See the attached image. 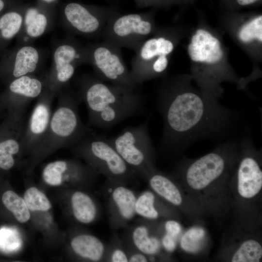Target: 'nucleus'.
<instances>
[{
    "label": "nucleus",
    "instance_id": "1",
    "mask_svg": "<svg viewBox=\"0 0 262 262\" xmlns=\"http://www.w3.org/2000/svg\"><path fill=\"white\" fill-rule=\"evenodd\" d=\"M184 76L164 79L158 92V108L164 120L161 144L180 148L203 140L222 141L239 125V113L201 90Z\"/></svg>",
    "mask_w": 262,
    "mask_h": 262
},
{
    "label": "nucleus",
    "instance_id": "2",
    "mask_svg": "<svg viewBox=\"0 0 262 262\" xmlns=\"http://www.w3.org/2000/svg\"><path fill=\"white\" fill-rule=\"evenodd\" d=\"M79 85L91 126L108 129L138 114L143 108V96L135 90L109 85L89 76L82 77Z\"/></svg>",
    "mask_w": 262,
    "mask_h": 262
},
{
    "label": "nucleus",
    "instance_id": "3",
    "mask_svg": "<svg viewBox=\"0 0 262 262\" xmlns=\"http://www.w3.org/2000/svg\"><path fill=\"white\" fill-rule=\"evenodd\" d=\"M187 48L193 64V78L200 90L219 100L223 92L221 83L236 81L234 73L226 65L221 40L209 29L199 28L191 36Z\"/></svg>",
    "mask_w": 262,
    "mask_h": 262
},
{
    "label": "nucleus",
    "instance_id": "4",
    "mask_svg": "<svg viewBox=\"0 0 262 262\" xmlns=\"http://www.w3.org/2000/svg\"><path fill=\"white\" fill-rule=\"evenodd\" d=\"M58 103L52 113L47 131L41 143L33 152L45 155L58 148L75 144L85 137L86 130L79 116V95L62 89L57 94Z\"/></svg>",
    "mask_w": 262,
    "mask_h": 262
},
{
    "label": "nucleus",
    "instance_id": "5",
    "mask_svg": "<svg viewBox=\"0 0 262 262\" xmlns=\"http://www.w3.org/2000/svg\"><path fill=\"white\" fill-rule=\"evenodd\" d=\"M178 41L175 29H157L141 43L131 61V73L137 84L163 75Z\"/></svg>",
    "mask_w": 262,
    "mask_h": 262
},
{
    "label": "nucleus",
    "instance_id": "6",
    "mask_svg": "<svg viewBox=\"0 0 262 262\" xmlns=\"http://www.w3.org/2000/svg\"><path fill=\"white\" fill-rule=\"evenodd\" d=\"M157 29L151 12L127 14L117 12L107 21L100 37L120 48L135 51Z\"/></svg>",
    "mask_w": 262,
    "mask_h": 262
},
{
    "label": "nucleus",
    "instance_id": "7",
    "mask_svg": "<svg viewBox=\"0 0 262 262\" xmlns=\"http://www.w3.org/2000/svg\"><path fill=\"white\" fill-rule=\"evenodd\" d=\"M89 64L88 48L72 37L58 42L53 47L52 64L44 80L45 86L56 95L73 76L76 69Z\"/></svg>",
    "mask_w": 262,
    "mask_h": 262
},
{
    "label": "nucleus",
    "instance_id": "8",
    "mask_svg": "<svg viewBox=\"0 0 262 262\" xmlns=\"http://www.w3.org/2000/svg\"><path fill=\"white\" fill-rule=\"evenodd\" d=\"M118 12L115 6H99L77 2L64 3L62 22L70 32L87 37L100 36L110 17Z\"/></svg>",
    "mask_w": 262,
    "mask_h": 262
},
{
    "label": "nucleus",
    "instance_id": "9",
    "mask_svg": "<svg viewBox=\"0 0 262 262\" xmlns=\"http://www.w3.org/2000/svg\"><path fill=\"white\" fill-rule=\"evenodd\" d=\"M88 48L89 64L98 78L131 89L138 86L126 66L120 48L104 40L89 45Z\"/></svg>",
    "mask_w": 262,
    "mask_h": 262
},
{
    "label": "nucleus",
    "instance_id": "10",
    "mask_svg": "<svg viewBox=\"0 0 262 262\" xmlns=\"http://www.w3.org/2000/svg\"><path fill=\"white\" fill-rule=\"evenodd\" d=\"M109 140L130 168L143 175L151 172L153 147L147 121L136 126L127 127L118 135Z\"/></svg>",
    "mask_w": 262,
    "mask_h": 262
},
{
    "label": "nucleus",
    "instance_id": "11",
    "mask_svg": "<svg viewBox=\"0 0 262 262\" xmlns=\"http://www.w3.org/2000/svg\"><path fill=\"white\" fill-rule=\"evenodd\" d=\"M75 150L100 172L112 180L129 176L131 168L118 153L109 139L103 136L84 137L75 144Z\"/></svg>",
    "mask_w": 262,
    "mask_h": 262
},
{
    "label": "nucleus",
    "instance_id": "12",
    "mask_svg": "<svg viewBox=\"0 0 262 262\" xmlns=\"http://www.w3.org/2000/svg\"><path fill=\"white\" fill-rule=\"evenodd\" d=\"M0 55V76L9 83L18 77L34 74L44 58V52L32 44H17Z\"/></svg>",
    "mask_w": 262,
    "mask_h": 262
},
{
    "label": "nucleus",
    "instance_id": "13",
    "mask_svg": "<svg viewBox=\"0 0 262 262\" xmlns=\"http://www.w3.org/2000/svg\"><path fill=\"white\" fill-rule=\"evenodd\" d=\"M56 94L45 87L26 124L23 151H34L41 143L49 127L52 115L51 103Z\"/></svg>",
    "mask_w": 262,
    "mask_h": 262
},
{
    "label": "nucleus",
    "instance_id": "14",
    "mask_svg": "<svg viewBox=\"0 0 262 262\" xmlns=\"http://www.w3.org/2000/svg\"><path fill=\"white\" fill-rule=\"evenodd\" d=\"M222 146L197 159L188 168L186 178L188 185L195 190L202 189L222 175L226 167Z\"/></svg>",
    "mask_w": 262,
    "mask_h": 262
},
{
    "label": "nucleus",
    "instance_id": "15",
    "mask_svg": "<svg viewBox=\"0 0 262 262\" xmlns=\"http://www.w3.org/2000/svg\"><path fill=\"white\" fill-rule=\"evenodd\" d=\"M55 11L47 8L36 2L26 3L21 30L16 36L18 44H32L33 41L52 28Z\"/></svg>",
    "mask_w": 262,
    "mask_h": 262
},
{
    "label": "nucleus",
    "instance_id": "16",
    "mask_svg": "<svg viewBox=\"0 0 262 262\" xmlns=\"http://www.w3.org/2000/svg\"><path fill=\"white\" fill-rule=\"evenodd\" d=\"M45 87L44 80L34 74L24 75L9 83L5 97L12 115L23 116L27 105L40 95Z\"/></svg>",
    "mask_w": 262,
    "mask_h": 262
},
{
    "label": "nucleus",
    "instance_id": "17",
    "mask_svg": "<svg viewBox=\"0 0 262 262\" xmlns=\"http://www.w3.org/2000/svg\"><path fill=\"white\" fill-rule=\"evenodd\" d=\"M26 124L23 117L12 116L4 136L0 137V168L7 170L15 164L14 156L23 151Z\"/></svg>",
    "mask_w": 262,
    "mask_h": 262
},
{
    "label": "nucleus",
    "instance_id": "18",
    "mask_svg": "<svg viewBox=\"0 0 262 262\" xmlns=\"http://www.w3.org/2000/svg\"><path fill=\"white\" fill-rule=\"evenodd\" d=\"M238 190L241 196L249 198L259 193L262 187V172L256 160L250 156L241 161L237 171Z\"/></svg>",
    "mask_w": 262,
    "mask_h": 262
},
{
    "label": "nucleus",
    "instance_id": "19",
    "mask_svg": "<svg viewBox=\"0 0 262 262\" xmlns=\"http://www.w3.org/2000/svg\"><path fill=\"white\" fill-rule=\"evenodd\" d=\"M25 3L23 1L20 2L0 16V55L7 49L21 30Z\"/></svg>",
    "mask_w": 262,
    "mask_h": 262
},
{
    "label": "nucleus",
    "instance_id": "20",
    "mask_svg": "<svg viewBox=\"0 0 262 262\" xmlns=\"http://www.w3.org/2000/svg\"><path fill=\"white\" fill-rule=\"evenodd\" d=\"M73 251L78 256L94 262L100 261L103 256L105 246L97 237L88 234H81L71 241Z\"/></svg>",
    "mask_w": 262,
    "mask_h": 262
},
{
    "label": "nucleus",
    "instance_id": "21",
    "mask_svg": "<svg viewBox=\"0 0 262 262\" xmlns=\"http://www.w3.org/2000/svg\"><path fill=\"white\" fill-rule=\"evenodd\" d=\"M238 41L247 48L262 44V16L258 15L243 22L236 32Z\"/></svg>",
    "mask_w": 262,
    "mask_h": 262
},
{
    "label": "nucleus",
    "instance_id": "22",
    "mask_svg": "<svg viewBox=\"0 0 262 262\" xmlns=\"http://www.w3.org/2000/svg\"><path fill=\"white\" fill-rule=\"evenodd\" d=\"M112 200L120 217L129 221L136 214L135 204L137 197L131 189L123 186L115 187L111 193Z\"/></svg>",
    "mask_w": 262,
    "mask_h": 262
},
{
    "label": "nucleus",
    "instance_id": "23",
    "mask_svg": "<svg viewBox=\"0 0 262 262\" xmlns=\"http://www.w3.org/2000/svg\"><path fill=\"white\" fill-rule=\"evenodd\" d=\"M71 203L73 214L78 221L89 224L95 220L97 213V207L88 195L77 191L72 195Z\"/></svg>",
    "mask_w": 262,
    "mask_h": 262
},
{
    "label": "nucleus",
    "instance_id": "24",
    "mask_svg": "<svg viewBox=\"0 0 262 262\" xmlns=\"http://www.w3.org/2000/svg\"><path fill=\"white\" fill-rule=\"evenodd\" d=\"M149 183L155 193L172 204L179 206L182 203V197L179 189L164 176L159 174L152 175Z\"/></svg>",
    "mask_w": 262,
    "mask_h": 262
},
{
    "label": "nucleus",
    "instance_id": "25",
    "mask_svg": "<svg viewBox=\"0 0 262 262\" xmlns=\"http://www.w3.org/2000/svg\"><path fill=\"white\" fill-rule=\"evenodd\" d=\"M132 240L139 252L147 255L157 253L160 248V242L154 237L149 235L148 229L144 225L134 228L132 233Z\"/></svg>",
    "mask_w": 262,
    "mask_h": 262
},
{
    "label": "nucleus",
    "instance_id": "26",
    "mask_svg": "<svg viewBox=\"0 0 262 262\" xmlns=\"http://www.w3.org/2000/svg\"><path fill=\"white\" fill-rule=\"evenodd\" d=\"M2 201L5 207L20 223H25L30 219V210L24 199L16 193L11 190L5 191L2 196Z\"/></svg>",
    "mask_w": 262,
    "mask_h": 262
},
{
    "label": "nucleus",
    "instance_id": "27",
    "mask_svg": "<svg viewBox=\"0 0 262 262\" xmlns=\"http://www.w3.org/2000/svg\"><path fill=\"white\" fill-rule=\"evenodd\" d=\"M262 256V247L256 241L244 242L233 255L232 262H258Z\"/></svg>",
    "mask_w": 262,
    "mask_h": 262
},
{
    "label": "nucleus",
    "instance_id": "28",
    "mask_svg": "<svg viewBox=\"0 0 262 262\" xmlns=\"http://www.w3.org/2000/svg\"><path fill=\"white\" fill-rule=\"evenodd\" d=\"M155 196L148 191L143 192L136 198L135 212L142 217L148 219H155L159 216V213L155 208Z\"/></svg>",
    "mask_w": 262,
    "mask_h": 262
},
{
    "label": "nucleus",
    "instance_id": "29",
    "mask_svg": "<svg viewBox=\"0 0 262 262\" xmlns=\"http://www.w3.org/2000/svg\"><path fill=\"white\" fill-rule=\"evenodd\" d=\"M24 199L28 209L31 211L46 212L51 207V203L46 195L35 187L28 189L24 193Z\"/></svg>",
    "mask_w": 262,
    "mask_h": 262
},
{
    "label": "nucleus",
    "instance_id": "30",
    "mask_svg": "<svg viewBox=\"0 0 262 262\" xmlns=\"http://www.w3.org/2000/svg\"><path fill=\"white\" fill-rule=\"evenodd\" d=\"M205 236V231L203 229L198 227L191 228L181 237V247L188 252H196L201 249Z\"/></svg>",
    "mask_w": 262,
    "mask_h": 262
},
{
    "label": "nucleus",
    "instance_id": "31",
    "mask_svg": "<svg viewBox=\"0 0 262 262\" xmlns=\"http://www.w3.org/2000/svg\"><path fill=\"white\" fill-rule=\"evenodd\" d=\"M68 162L60 160L48 164L44 167L42 177L44 181L52 186H58L63 181L62 174L66 169Z\"/></svg>",
    "mask_w": 262,
    "mask_h": 262
},
{
    "label": "nucleus",
    "instance_id": "32",
    "mask_svg": "<svg viewBox=\"0 0 262 262\" xmlns=\"http://www.w3.org/2000/svg\"><path fill=\"white\" fill-rule=\"evenodd\" d=\"M175 0H134L136 5L141 8L171 4Z\"/></svg>",
    "mask_w": 262,
    "mask_h": 262
},
{
    "label": "nucleus",
    "instance_id": "33",
    "mask_svg": "<svg viewBox=\"0 0 262 262\" xmlns=\"http://www.w3.org/2000/svg\"><path fill=\"white\" fill-rule=\"evenodd\" d=\"M166 233L176 238L181 231V227L179 223L174 220L167 221L165 224Z\"/></svg>",
    "mask_w": 262,
    "mask_h": 262
},
{
    "label": "nucleus",
    "instance_id": "34",
    "mask_svg": "<svg viewBox=\"0 0 262 262\" xmlns=\"http://www.w3.org/2000/svg\"><path fill=\"white\" fill-rule=\"evenodd\" d=\"M110 260L112 262H127L128 257L121 249H115L112 253Z\"/></svg>",
    "mask_w": 262,
    "mask_h": 262
},
{
    "label": "nucleus",
    "instance_id": "35",
    "mask_svg": "<svg viewBox=\"0 0 262 262\" xmlns=\"http://www.w3.org/2000/svg\"><path fill=\"white\" fill-rule=\"evenodd\" d=\"M162 244L164 248L168 252H172L175 250L176 246L175 238L166 234L162 239Z\"/></svg>",
    "mask_w": 262,
    "mask_h": 262
},
{
    "label": "nucleus",
    "instance_id": "36",
    "mask_svg": "<svg viewBox=\"0 0 262 262\" xmlns=\"http://www.w3.org/2000/svg\"><path fill=\"white\" fill-rule=\"evenodd\" d=\"M22 0H0V16L14 5Z\"/></svg>",
    "mask_w": 262,
    "mask_h": 262
},
{
    "label": "nucleus",
    "instance_id": "37",
    "mask_svg": "<svg viewBox=\"0 0 262 262\" xmlns=\"http://www.w3.org/2000/svg\"><path fill=\"white\" fill-rule=\"evenodd\" d=\"M36 2L47 8L55 11L59 0H36Z\"/></svg>",
    "mask_w": 262,
    "mask_h": 262
},
{
    "label": "nucleus",
    "instance_id": "38",
    "mask_svg": "<svg viewBox=\"0 0 262 262\" xmlns=\"http://www.w3.org/2000/svg\"><path fill=\"white\" fill-rule=\"evenodd\" d=\"M128 262H146L147 259L146 255L141 253H136L128 257Z\"/></svg>",
    "mask_w": 262,
    "mask_h": 262
},
{
    "label": "nucleus",
    "instance_id": "39",
    "mask_svg": "<svg viewBox=\"0 0 262 262\" xmlns=\"http://www.w3.org/2000/svg\"><path fill=\"white\" fill-rule=\"evenodd\" d=\"M236 3L240 6H248L252 5L260 0H235Z\"/></svg>",
    "mask_w": 262,
    "mask_h": 262
}]
</instances>
